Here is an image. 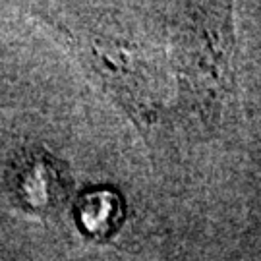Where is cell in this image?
<instances>
[{"instance_id":"6da1fadb","label":"cell","mask_w":261,"mask_h":261,"mask_svg":"<svg viewBox=\"0 0 261 261\" xmlns=\"http://www.w3.org/2000/svg\"><path fill=\"white\" fill-rule=\"evenodd\" d=\"M236 35L230 0H211L186 43L188 84L201 107L223 112L236 91Z\"/></svg>"},{"instance_id":"7a4b0ae2","label":"cell","mask_w":261,"mask_h":261,"mask_svg":"<svg viewBox=\"0 0 261 261\" xmlns=\"http://www.w3.org/2000/svg\"><path fill=\"white\" fill-rule=\"evenodd\" d=\"M122 219V201L114 192L97 190L82 199L80 223L85 232L95 238H105L118 226Z\"/></svg>"}]
</instances>
